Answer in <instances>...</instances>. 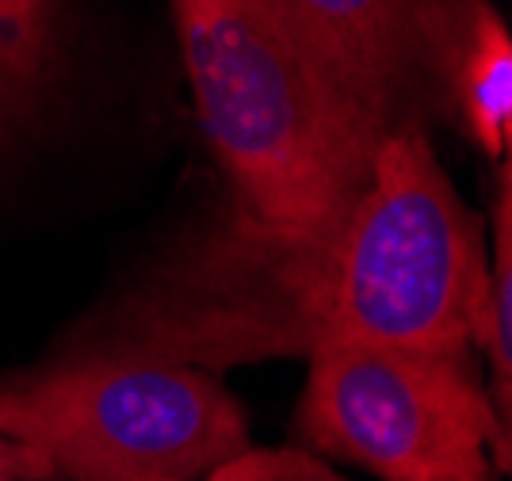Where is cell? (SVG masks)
Instances as JSON below:
<instances>
[{"instance_id": "cell-8", "label": "cell", "mask_w": 512, "mask_h": 481, "mask_svg": "<svg viewBox=\"0 0 512 481\" xmlns=\"http://www.w3.org/2000/svg\"><path fill=\"white\" fill-rule=\"evenodd\" d=\"M62 0H0V65L27 84H43L58 58Z\"/></svg>"}, {"instance_id": "cell-7", "label": "cell", "mask_w": 512, "mask_h": 481, "mask_svg": "<svg viewBox=\"0 0 512 481\" xmlns=\"http://www.w3.org/2000/svg\"><path fill=\"white\" fill-rule=\"evenodd\" d=\"M493 249L486 264V294L482 314L474 329V344L486 348L493 371V409L501 428L509 432L512 417V168L509 157H501L497 168V203H493Z\"/></svg>"}, {"instance_id": "cell-5", "label": "cell", "mask_w": 512, "mask_h": 481, "mask_svg": "<svg viewBox=\"0 0 512 481\" xmlns=\"http://www.w3.org/2000/svg\"><path fill=\"white\" fill-rule=\"evenodd\" d=\"M421 73H432L490 157L512 142V39L486 0H417Z\"/></svg>"}, {"instance_id": "cell-1", "label": "cell", "mask_w": 512, "mask_h": 481, "mask_svg": "<svg viewBox=\"0 0 512 481\" xmlns=\"http://www.w3.org/2000/svg\"><path fill=\"white\" fill-rule=\"evenodd\" d=\"M486 241L417 126L386 130L367 184L329 245L302 260H226L245 275L214 317L207 359L390 344L467 356L486 294Z\"/></svg>"}, {"instance_id": "cell-3", "label": "cell", "mask_w": 512, "mask_h": 481, "mask_svg": "<svg viewBox=\"0 0 512 481\" xmlns=\"http://www.w3.org/2000/svg\"><path fill=\"white\" fill-rule=\"evenodd\" d=\"M0 440L35 478L195 481L249 447L245 413L192 363L88 356L0 386Z\"/></svg>"}, {"instance_id": "cell-6", "label": "cell", "mask_w": 512, "mask_h": 481, "mask_svg": "<svg viewBox=\"0 0 512 481\" xmlns=\"http://www.w3.org/2000/svg\"><path fill=\"white\" fill-rule=\"evenodd\" d=\"M379 119L398 111L421 77L417 0H279Z\"/></svg>"}, {"instance_id": "cell-11", "label": "cell", "mask_w": 512, "mask_h": 481, "mask_svg": "<svg viewBox=\"0 0 512 481\" xmlns=\"http://www.w3.org/2000/svg\"><path fill=\"white\" fill-rule=\"evenodd\" d=\"M16 478H35L31 459L23 455L16 443L0 440V481H16Z\"/></svg>"}, {"instance_id": "cell-4", "label": "cell", "mask_w": 512, "mask_h": 481, "mask_svg": "<svg viewBox=\"0 0 512 481\" xmlns=\"http://www.w3.org/2000/svg\"><path fill=\"white\" fill-rule=\"evenodd\" d=\"M318 451L386 481H463L509 466V432L467 356L390 344H318L299 409Z\"/></svg>"}, {"instance_id": "cell-10", "label": "cell", "mask_w": 512, "mask_h": 481, "mask_svg": "<svg viewBox=\"0 0 512 481\" xmlns=\"http://www.w3.org/2000/svg\"><path fill=\"white\" fill-rule=\"evenodd\" d=\"M35 96H39L35 84H27L23 77H16L8 65H0V138L31 111V100H35Z\"/></svg>"}, {"instance_id": "cell-12", "label": "cell", "mask_w": 512, "mask_h": 481, "mask_svg": "<svg viewBox=\"0 0 512 481\" xmlns=\"http://www.w3.org/2000/svg\"><path fill=\"white\" fill-rule=\"evenodd\" d=\"M463 481H493V478H490V474H486V478H463Z\"/></svg>"}, {"instance_id": "cell-2", "label": "cell", "mask_w": 512, "mask_h": 481, "mask_svg": "<svg viewBox=\"0 0 512 481\" xmlns=\"http://www.w3.org/2000/svg\"><path fill=\"white\" fill-rule=\"evenodd\" d=\"M180 58L234 188L237 260L329 245L367 184L379 119L279 0H169Z\"/></svg>"}, {"instance_id": "cell-9", "label": "cell", "mask_w": 512, "mask_h": 481, "mask_svg": "<svg viewBox=\"0 0 512 481\" xmlns=\"http://www.w3.org/2000/svg\"><path fill=\"white\" fill-rule=\"evenodd\" d=\"M203 481H344L337 470H329L306 451L291 447H245L234 459L214 466Z\"/></svg>"}]
</instances>
